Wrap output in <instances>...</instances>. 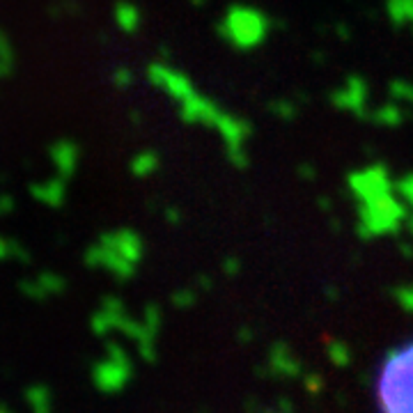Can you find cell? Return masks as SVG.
I'll return each mask as SVG.
<instances>
[{"instance_id": "2", "label": "cell", "mask_w": 413, "mask_h": 413, "mask_svg": "<svg viewBox=\"0 0 413 413\" xmlns=\"http://www.w3.org/2000/svg\"><path fill=\"white\" fill-rule=\"evenodd\" d=\"M26 402L32 409V413H51L53 409V393L46 386H30L26 391Z\"/></svg>"}, {"instance_id": "3", "label": "cell", "mask_w": 413, "mask_h": 413, "mask_svg": "<svg viewBox=\"0 0 413 413\" xmlns=\"http://www.w3.org/2000/svg\"><path fill=\"white\" fill-rule=\"evenodd\" d=\"M0 413H12V411H7V409H0Z\"/></svg>"}, {"instance_id": "1", "label": "cell", "mask_w": 413, "mask_h": 413, "mask_svg": "<svg viewBox=\"0 0 413 413\" xmlns=\"http://www.w3.org/2000/svg\"><path fill=\"white\" fill-rule=\"evenodd\" d=\"M382 413H413V340L386 358L377 379Z\"/></svg>"}]
</instances>
